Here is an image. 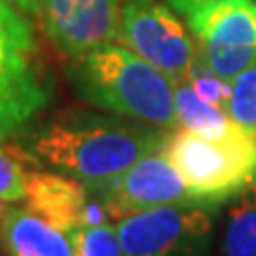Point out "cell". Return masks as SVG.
Returning <instances> with one entry per match:
<instances>
[{
  "instance_id": "8fae6325",
  "label": "cell",
  "mask_w": 256,
  "mask_h": 256,
  "mask_svg": "<svg viewBox=\"0 0 256 256\" xmlns=\"http://www.w3.org/2000/svg\"><path fill=\"white\" fill-rule=\"evenodd\" d=\"M0 244L9 256H75L66 233L28 207H9Z\"/></svg>"
},
{
  "instance_id": "44dd1931",
  "label": "cell",
  "mask_w": 256,
  "mask_h": 256,
  "mask_svg": "<svg viewBox=\"0 0 256 256\" xmlns=\"http://www.w3.org/2000/svg\"><path fill=\"white\" fill-rule=\"evenodd\" d=\"M6 203L4 201H0V237H2V222H4V216H6Z\"/></svg>"
},
{
  "instance_id": "9a60e30c",
  "label": "cell",
  "mask_w": 256,
  "mask_h": 256,
  "mask_svg": "<svg viewBox=\"0 0 256 256\" xmlns=\"http://www.w3.org/2000/svg\"><path fill=\"white\" fill-rule=\"evenodd\" d=\"M226 111L244 130L256 137V62L230 82Z\"/></svg>"
},
{
  "instance_id": "ffe728a7",
  "label": "cell",
  "mask_w": 256,
  "mask_h": 256,
  "mask_svg": "<svg viewBox=\"0 0 256 256\" xmlns=\"http://www.w3.org/2000/svg\"><path fill=\"white\" fill-rule=\"evenodd\" d=\"M11 2L18 6L22 13H30V15H36L38 11V4H41V0H11Z\"/></svg>"
},
{
  "instance_id": "4fadbf2b",
  "label": "cell",
  "mask_w": 256,
  "mask_h": 256,
  "mask_svg": "<svg viewBox=\"0 0 256 256\" xmlns=\"http://www.w3.org/2000/svg\"><path fill=\"white\" fill-rule=\"evenodd\" d=\"M220 256H256V182L239 192L226 212Z\"/></svg>"
},
{
  "instance_id": "5b68a950",
  "label": "cell",
  "mask_w": 256,
  "mask_h": 256,
  "mask_svg": "<svg viewBox=\"0 0 256 256\" xmlns=\"http://www.w3.org/2000/svg\"><path fill=\"white\" fill-rule=\"evenodd\" d=\"M216 205H164L116 220L124 256H210Z\"/></svg>"
},
{
  "instance_id": "e0dca14e",
  "label": "cell",
  "mask_w": 256,
  "mask_h": 256,
  "mask_svg": "<svg viewBox=\"0 0 256 256\" xmlns=\"http://www.w3.org/2000/svg\"><path fill=\"white\" fill-rule=\"evenodd\" d=\"M26 178L28 171L24 169V162L9 150V146L0 143V201H24L26 198Z\"/></svg>"
},
{
  "instance_id": "ba28073f",
  "label": "cell",
  "mask_w": 256,
  "mask_h": 256,
  "mask_svg": "<svg viewBox=\"0 0 256 256\" xmlns=\"http://www.w3.org/2000/svg\"><path fill=\"white\" fill-rule=\"evenodd\" d=\"M124 0H41L38 20L50 43L68 58H79L116 43Z\"/></svg>"
},
{
  "instance_id": "3957f363",
  "label": "cell",
  "mask_w": 256,
  "mask_h": 256,
  "mask_svg": "<svg viewBox=\"0 0 256 256\" xmlns=\"http://www.w3.org/2000/svg\"><path fill=\"white\" fill-rule=\"evenodd\" d=\"M52 100L32 26L11 0H0V143L26 132Z\"/></svg>"
},
{
  "instance_id": "ac0fdd59",
  "label": "cell",
  "mask_w": 256,
  "mask_h": 256,
  "mask_svg": "<svg viewBox=\"0 0 256 256\" xmlns=\"http://www.w3.org/2000/svg\"><path fill=\"white\" fill-rule=\"evenodd\" d=\"M186 82L194 88L198 96H203V98L210 100L212 105L226 109V102H228V96H230V82L212 73V70L207 68L203 62H198L196 58L188 70Z\"/></svg>"
},
{
  "instance_id": "8992f818",
  "label": "cell",
  "mask_w": 256,
  "mask_h": 256,
  "mask_svg": "<svg viewBox=\"0 0 256 256\" xmlns=\"http://www.w3.org/2000/svg\"><path fill=\"white\" fill-rule=\"evenodd\" d=\"M118 43L154 64L173 82L186 79L196 58V43L188 30L158 0H126Z\"/></svg>"
},
{
  "instance_id": "30bf717a",
  "label": "cell",
  "mask_w": 256,
  "mask_h": 256,
  "mask_svg": "<svg viewBox=\"0 0 256 256\" xmlns=\"http://www.w3.org/2000/svg\"><path fill=\"white\" fill-rule=\"evenodd\" d=\"M196 43L256 45V0H222L188 15Z\"/></svg>"
},
{
  "instance_id": "7c38bea8",
  "label": "cell",
  "mask_w": 256,
  "mask_h": 256,
  "mask_svg": "<svg viewBox=\"0 0 256 256\" xmlns=\"http://www.w3.org/2000/svg\"><path fill=\"white\" fill-rule=\"evenodd\" d=\"M175 114L180 128L201 134L207 139H224L244 130L226 109L212 105L203 96H198L186 79L175 82Z\"/></svg>"
},
{
  "instance_id": "6da1fadb",
  "label": "cell",
  "mask_w": 256,
  "mask_h": 256,
  "mask_svg": "<svg viewBox=\"0 0 256 256\" xmlns=\"http://www.w3.org/2000/svg\"><path fill=\"white\" fill-rule=\"evenodd\" d=\"M166 132L132 118L77 111L30 126L9 150L22 162L47 166L94 186L160 152Z\"/></svg>"
},
{
  "instance_id": "5bb4252c",
  "label": "cell",
  "mask_w": 256,
  "mask_h": 256,
  "mask_svg": "<svg viewBox=\"0 0 256 256\" xmlns=\"http://www.w3.org/2000/svg\"><path fill=\"white\" fill-rule=\"evenodd\" d=\"M196 60L218 77L233 82L256 62V45H212L196 43Z\"/></svg>"
},
{
  "instance_id": "277c9868",
  "label": "cell",
  "mask_w": 256,
  "mask_h": 256,
  "mask_svg": "<svg viewBox=\"0 0 256 256\" xmlns=\"http://www.w3.org/2000/svg\"><path fill=\"white\" fill-rule=\"evenodd\" d=\"M160 154L171 160L186 186L203 203L218 205L256 182V137L239 130L207 139L190 130H169Z\"/></svg>"
},
{
  "instance_id": "2e32d148",
  "label": "cell",
  "mask_w": 256,
  "mask_h": 256,
  "mask_svg": "<svg viewBox=\"0 0 256 256\" xmlns=\"http://www.w3.org/2000/svg\"><path fill=\"white\" fill-rule=\"evenodd\" d=\"M75 256H124L116 224L100 222L68 233Z\"/></svg>"
},
{
  "instance_id": "52a82bcc",
  "label": "cell",
  "mask_w": 256,
  "mask_h": 256,
  "mask_svg": "<svg viewBox=\"0 0 256 256\" xmlns=\"http://www.w3.org/2000/svg\"><path fill=\"white\" fill-rule=\"evenodd\" d=\"M90 190L114 220L164 205H210L186 186L180 171L160 152L139 158L126 171L107 182L94 184Z\"/></svg>"
},
{
  "instance_id": "7a4b0ae2",
  "label": "cell",
  "mask_w": 256,
  "mask_h": 256,
  "mask_svg": "<svg viewBox=\"0 0 256 256\" xmlns=\"http://www.w3.org/2000/svg\"><path fill=\"white\" fill-rule=\"evenodd\" d=\"M68 82L79 98L116 116L178 130L175 82L120 43L70 58Z\"/></svg>"
},
{
  "instance_id": "9c48e42d",
  "label": "cell",
  "mask_w": 256,
  "mask_h": 256,
  "mask_svg": "<svg viewBox=\"0 0 256 256\" xmlns=\"http://www.w3.org/2000/svg\"><path fill=\"white\" fill-rule=\"evenodd\" d=\"M26 207L54 224L62 233L109 222V214L98 196L70 175L58 171H28Z\"/></svg>"
},
{
  "instance_id": "d6986e66",
  "label": "cell",
  "mask_w": 256,
  "mask_h": 256,
  "mask_svg": "<svg viewBox=\"0 0 256 256\" xmlns=\"http://www.w3.org/2000/svg\"><path fill=\"white\" fill-rule=\"evenodd\" d=\"M214 2H222V0H169V4L173 6L175 11H180L182 15H188L194 13L198 9H203L207 4H214Z\"/></svg>"
}]
</instances>
